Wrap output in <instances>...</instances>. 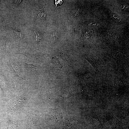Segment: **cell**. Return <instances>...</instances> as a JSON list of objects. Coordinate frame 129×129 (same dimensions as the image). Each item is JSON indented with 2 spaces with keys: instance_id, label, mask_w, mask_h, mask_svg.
<instances>
[{
  "instance_id": "5b68a950",
  "label": "cell",
  "mask_w": 129,
  "mask_h": 129,
  "mask_svg": "<svg viewBox=\"0 0 129 129\" xmlns=\"http://www.w3.org/2000/svg\"><path fill=\"white\" fill-rule=\"evenodd\" d=\"M85 77L86 78H88L90 77V75H89L88 74H86L85 75Z\"/></svg>"
},
{
  "instance_id": "7a4b0ae2",
  "label": "cell",
  "mask_w": 129,
  "mask_h": 129,
  "mask_svg": "<svg viewBox=\"0 0 129 129\" xmlns=\"http://www.w3.org/2000/svg\"><path fill=\"white\" fill-rule=\"evenodd\" d=\"M48 122L51 124L55 123L59 121L61 115L57 111L52 110L48 113Z\"/></svg>"
},
{
  "instance_id": "277c9868",
  "label": "cell",
  "mask_w": 129,
  "mask_h": 129,
  "mask_svg": "<svg viewBox=\"0 0 129 129\" xmlns=\"http://www.w3.org/2000/svg\"><path fill=\"white\" fill-rule=\"evenodd\" d=\"M35 36L36 37L38 40H39L40 39V33L38 31H34Z\"/></svg>"
},
{
  "instance_id": "6da1fadb",
  "label": "cell",
  "mask_w": 129,
  "mask_h": 129,
  "mask_svg": "<svg viewBox=\"0 0 129 129\" xmlns=\"http://www.w3.org/2000/svg\"><path fill=\"white\" fill-rule=\"evenodd\" d=\"M105 116L106 119L113 128L115 129H123L124 124L118 120L111 111L106 112Z\"/></svg>"
},
{
  "instance_id": "3957f363",
  "label": "cell",
  "mask_w": 129,
  "mask_h": 129,
  "mask_svg": "<svg viewBox=\"0 0 129 129\" xmlns=\"http://www.w3.org/2000/svg\"><path fill=\"white\" fill-rule=\"evenodd\" d=\"M91 124L95 129H106L95 113H91Z\"/></svg>"
}]
</instances>
